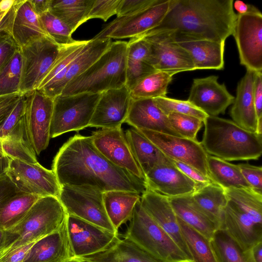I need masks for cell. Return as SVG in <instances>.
<instances>
[{"label": "cell", "mask_w": 262, "mask_h": 262, "mask_svg": "<svg viewBox=\"0 0 262 262\" xmlns=\"http://www.w3.org/2000/svg\"><path fill=\"white\" fill-rule=\"evenodd\" d=\"M52 170L60 186L87 185L103 192L116 190L140 195L146 190L144 181L104 157L94 146L91 136L71 137L55 156Z\"/></svg>", "instance_id": "1"}, {"label": "cell", "mask_w": 262, "mask_h": 262, "mask_svg": "<svg viewBox=\"0 0 262 262\" xmlns=\"http://www.w3.org/2000/svg\"><path fill=\"white\" fill-rule=\"evenodd\" d=\"M233 3L232 0H170L162 21L143 35L172 31L176 39L225 42L232 35L236 18Z\"/></svg>", "instance_id": "2"}, {"label": "cell", "mask_w": 262, "mask_h": 262, "mask_svg": "<svg viewBox=\"0 0 262 262\" xmlns=\"http://www.w3.org/2000/svg\"><path fill=\"white\" fill-rule=\"evenodd\" d=\"M201 142L208 155L227 161L258 160L262 154L261 135L247 130L233 121L208 116Z\"/></svg>", "instance_id": "3"}, {"label": "cell", "mask_w": 262, "mask_h": 262, "mask_svg": "<svg viewBox=\"0 0 262 262\" xmlns=\"http://www.w3.org/2000/svg\"><path fill=\"white\" fill-rule=\"evenodd\" d=\"M127 50V42H112L91 67L69 82L60 95L101 94L125 86Z\"/></svg>", "instance_id": "4"}, {"label": "cell", "mask_w": 262, "mask_h": 262, "mask_svg": "<svg viewBox=\"0 0 262 262\" xmlns=\"http://www.w3.org/2000/svg\"><path fill=\"white\" fill-rule=\"evenodd\" d=\"M67 215L57 198H39L23 219L8 229L18 234L19 237L0 252V257L58 230L64 224Z\"/></svg>", "instance_id": "5"}, {"label": "cell", "mask_w": 262, "mask_h": 262, "mask_svg": "<svg viewBox=\"0 0 262 262\" xmlns=\"http://www.w3.org/2000/svg\"><path fill=\"white\" fill-rule=\"evenodd\" d=\"M124 237L161 262H192L174 242L136 204Z\"/></svg>", "instance_id": "6"}, {"label": "cell", "mask_w": 262, "mask_h": 262, "mask_svg": "<svg viewBox=\"0 0 262 262\" xmlns=\"http://www.w3.org/2000/svg\"><path fill=\"white\" fill-rule=\"evenodd\" d=\"M100 96V94L83 93L55 97L53 99L50 138L89 127Z\"/></svg>", "instance_id": "7"}, {"label": "cell", "mask_w": 262, "mask_h": 262, "mask_svg": "<svg viewBox=\"0 0 262 262\" xmlns=\"http://www.w3.org/2000/svg\"><path fill=\"white\" fill-rule=\"evenodd\" d=\"M58 199L67 214L118 233L106 214L103 192L90 186H60Z\"/></svg>", "instance_id": "8"}, {"label": "cell", "mask_w": 262, "mask_h": 262, "mask_svg": "<svg viewBox=\"0 0 262 262\" xmlns=\"http://www.w3.org/2000/svg\"><path fill=\"white\" fill-rule=\"evenodd\" d=\"M61 46L51 37L45 36L20 48V94L25 95L38 88L56 60Z\"/></svg>", "instance_id": "9"}, {"label": "cell", "mask_w": 262, "mask_h": 262, "mask_svg": "<svg viewBox=\"0 0 262 262\" xmlns=\"http://www.w3.org/2000/svg\"><path fill=\"white\" fill-rule=\"evenodd\" d=\"M138 37L147 42L149 62L156 70L173 75L195 70L190 56L178 44L172 31L147 34Z\"/></svg>", "instance_id": "10"}, {"label": "cell", "mask_w": 262, "mask_h": 262, "mask_svg": "<svg viewBox=\"0 0 262 262\" xmlns=\"http://www.w3.org/2000/svg\"><path fill=\"white\" fill-rule=\"evenodd\" d=\"M232 35L240 63L247 70L262 72V14L260 11L237 14Z\"/></svg>", "instance_id": "11"}, {"label": "cell", "mask_w": 262, "mask_h": 262, "mask_svg": "<svg viewBox=\"0 0 262 262\" xmlns=\"http://www.w3.org/2000/svg\"><path fill=\"white\" fill-rule=\"evenodd\" d=\"M170 3V0H158L155 4L135 14L117 17L92 39L132 38L141 36L162 21L169 10Z\"/></svg>", "instance_id": "12"}, {"label": "cell", "mask_w": 262, "mask_h": 262, "mask_svg": "<svg viewBox=\"0 0 262 262\" xmlns=\"http://www.w3.org/2000/svg\"><path fill=\"white\" fill-rule=\"evenodd\" d=\"M66 228L74 262L104 251L119 237L118 233L71 215H67Z\"/></svg>", "instance_id": "13"}, {"label": "cell", "mask_w": 262, "mask_h": 262, "mask_svg": "<svg viewBox=\"0 0 262 262\" xmlns=\"http://www.w3.org/2000/svg\"><path fill=\"white\" fill-rule=\"evenodd\" d=\"M7 175L22 192L40 198H59L61 186L55 174L38 162L28 163L10 159Z\"/></svg>", "instance_id": "14"}, {"label": "cell", "mask_w": 262, "mask_h": 262, "mask_svg": "<svg viewBox=\"0 0 262 262\" xmlns=\"http://www.w3.org/2000/svg\"><path fill=\"white\" fill-rule=\"evenodd\" d=\"M24 116L28 138L37 155L45 150L50 139L53 99L35 90L25 95Z\"/></svg>", "instance_id": "15"}, {"label": "cell", "mask_w": 262, "mask_h": 262, "mask_svg": "<svg viewBox=\"0 0 262 262\" xmlns=\"http://www.w3.org/2000/svg\"><path fill=\"white\" fill-rule=\"evenodd\" d=\"M167 158L189 165L209 177L208 154L198 140L138 129Z\"/></svg>", "instance_id": "16"}, {"label": "cell", "mask_w": 262, "mask_h": 262, "mask_svg": "<svg viewBox=\"0 0 262 262\" xmlns=\"http://www.w3.org/2000/svg\"><path fill=\"white\" fill-rule=\"evenodd\" d=\"M92 142L108 161L145 181V176L135 158L121 127L92 133Z\"/></svg>", "instance_id": "17"}, {"label": "cell", "mask_w": 262, "mask_h": 262, "mask_svg": "<svg viewBox=\"0 0 262 262\" xmlns=\"http://www.w3.org/2000/svg\"><path fill=\"white\" fill-rule=\"evenodd\" d=\"M218 76L211 75L193 80L187 101L208 116L224 114L234 97L224 83L218 82Z\"/></svg>", "instance_id": "18"}, {"label": "cell", "mask_w": 262, "mask_h": 262, "mask_svg": "<svg viewBox=\"0 0 262 262\" xmlns=\"http://www.w3.org/2000/svg\"><path fill=\"white\" fill-rule=\"evenodd\" d=\"M132 98L125 85L100 94L89 127L111 129L121 127L127 117Z\"/></svg>", "instance_id": "19"}, {"label": "cell", "mask_w": 262, "mask_h": 262, "mask_svg": "<svg viewBox=\"0 0 262 262\" xmlns=\"http://www.w3.org/2000/svg\"><path fill=\"white\" fill-rule=\"evenodd\" d=\"M153 167L145 174L146 188L168 198L193 193L195 183L179 170L170 159Z\"/></svg>", "instance_id": "20"}, {"label": "cell", "mask_w": 262, "mask_h": 262, "mask_svg": "<svg viewBox=\"0 0 262 262\" xmlns=\"http://www.w3.org/2000/svg\"><path fill=\"white\" fill-rule=\"evenodd\" d=\"M140 204L151 219L192 261L182 236L177 216L168 198L146 188L141 195Z\"/></svg>", "instance_id": "21"}, {"label": "cell", "mask_w": 262, "mask_h": 262, "mask_svg": "<svg viewBox=\"0 0 262 262\" xmlns=\"http://www.w3.org/2000/svg\"><path fill=\"white\" fill-rule=\"evenodd\" d=\"M220 229L226 231L244 251L251 249L255 244L262 241V225L255 223L228 200Z\"/></svg>", "instance_id": "22"}, {"label": "cell", "mask_w": 262, "mask_h": 262, "mask_svg": "<svg viewBox=\"0 0 262 262\" xmlns=\"http://www.w3.org/2000/svg\"><path fill=\"white\" fill-rule=\"evenodd\" d=\"M134 128L182 137L172 127L167 116L154 99H132L125 121Z\"/></svg>", "instance_id": "23"}, {"label": "cell", "mask_w": 262, "mask_h": 262, "mask_svg": "<svg viewBox=\"0 0 262 262\" xmlns=\"http://www.w3.org/2000/svg\"><path fill=\"white\" fill-rule=\"evenodd\" d=\"M23 262H74L66 220L59 229L35 242Z\"/></svg>", "instance_id": "24"}, {"label": "cell", "mask_w": 262, "mask_h": 262, "mask_svg": "<svg viewBox=\"0 0 262 262\" xmlns=\"http://www.w3.org/2000/svg\"><path fill=\"white\" fill-rule=\"evenodd\" d=\"M254 75V72L247 70L238 82L230 114L232 121L238 126L257 133V118L253 96Z\"/></svg>", "instance_id": "25"}, {"label": "cell", "mask_w": 262, "mask_h": 262, "mask_svg": "<svg viewBox=\"0 0 262 262\" xmlns=\"http://www.w3.org/2000/svg\"><path fill=\"white\" fill-rule=\"evenodd\" d=\"M9 35L20 48L42 36H49L28 0H18Z\"/></svg>", "instance_id": "26"}, {"label": "cell", "mask_w": 262, "mask_h": 262, "mask_svg": "<svg viewBox=\"0 0 262 262\" xmlns=\"http://www.w3.org/2000/svg\"><path fill=\"white\" fill-rule=\"evenodd\" d=\"M189 54L196 70H222L225 42L203 39H176Z\"/></svg>", "instance_id": "27"}, {"label": "cell", "mask_w": 262, "mask_h": 262, "mask_svg": "<svg viewBox=\"0 0 262 262\" xmlns=\"http://www.w3.org/2000/svg\"><path fill=\"white\" fill-rule=\"evenodd\" d=\"M168 199L178 217L211 240L218 228L195 202L191 194Z\"/></svg>", "instance_id": "28"}, {"label": "cell", "mask_w": 262, "mask_h": 262, "mask_svg": "<svg viewBox=\"0 0 262 262\" xmlns=\"http://www.w3.org/2000/svg\"><path fill=\"white\" fill-rule=\"evenodd\" d=\"M88 41L75 40L62 45L56 60L36 90L53 99L59 95V88L70 63Z\"/></svg>", "instance_id": "29"}, {"label": "cell", "mask_w": 262, "mask_h": 262, "mask_svg": "<svg viewBox=\"0 0 262 262\" xmlns=\"http://www.w3.org/2000/svg\"><path fill=\"white\" fill-rule=\"evenodd\" d=\"M149 49L142 38H132L127 42L125 86L130 91L140 81L156 70L149 62Z\"/></svg>", "instance_id": "30"}, {"label": "cell", "mask_w": 262, "mask_h": 262, "mask_svg": "<svg viewBox=\"0 0 262 262\" xmlns=\"http://www.w3.org/2000/svg\"><path fill=\"white\" fill-rule=\"evenodd\" d=\"M77 262H161L126 238L119 237L106 250Z\"/></svg>", "instance_id": "31"}, {"label": "cell", "mask_w": 262, "mask_h": 262, "mask_svg": "<svg viewBox=\"0 0 262 262\" xmlns=\"http://www.w3.org/2000/svg\"><path fill=\"white\" fill-rule=\"evenodd\" d=\"M141 195L137 193L111 190L103 192V202L106 214L116 230L132 217Z\"/></svg>", "instance_id": "32"}, {"label": "cell", "mask_w": 262, "mask_h": 262, "mask_svg": "<svg viewBox=\"0 0 262 262\" xmlns=\"http://www.w3.org/2000/svg\"><path fill=\"white\" fill-rule=\"evenodd\" d=\"M125 136L144 176L155 165L169 160L138 129L134 127L127 129Z\"/></svg>", "instance_id": "33"}, {"label": "cell", "mask_w": 262, "mask_h": 262, "mask_svg": "<svg viewBox=\"0 0 262 262\" xmlns=\"http://www.w3.org/2000/svg\"><path fill=\"white\" fill-rule=\"evenodd\" d=\"M112 42L109 38L89 40L70 63L59 88L60 95L69 82L91 67L107 50Z\"/></svg>", "instance_id": "34"}, {"label": "cell", "mask_w": 262, "mask_h": 262, "mask_svg": "<svg viewBox=\"0 0 262 262\" xmlns=\"http://www.w3.org/2000/svg\"><path fill=\"white\" fill-rule=\"evenodd\" d=\"M191 195L218 229H220L223 211L228 203L225 189L212 182L198 188Z\"/></svg>", "instance_id": "35"}, {"label": "cell", "mask_w": 262, "mask_h": 262, "mask_svg": "<svg viewBox=\"0 0 262 262\" xmlns=\"http://www.w3.org/2000/svg\"><path fill=\"white\" fill-rule=\"evenodd\" d=\"M1 142L3 149L9 159L28 163L38 162L36 154L26 134L24 116Z\"/></svg>", "instance_id": "36"}, {"label": "cell", "mask_w": 262, "mask_h": 262, "mask_svg": "<svg viewBox=\"0 0 262 262\" xmlns=\"http://www.w3.org/2000/svg\"><path fill=\"white\" fill-rule=\"evenodd\" d=\"M207 169L212 182L224 189L251 188L244 179L237 164L208 155Z\"/></svg>", "instance_id": "37"}, {"label": "cell", "mask_w": 262, "mask_h": 262, "mask_svg": "<svg viewBox=\"0 0 262 262\" xmlns=\"http://www.w3.org/2000/svg\"><path fill=\"white\" fill-rule=\"evenodd\" d=\"M94 0H51L49 11L65 23L74 32L86 21Z\"/></svg>", "instance_id": "38"}, {"label": "cell", "mask_w": 262, "mask_h": 262, "mask_svg": "<svg viewBox=\"0 0 262 262\" xmlns=\"http://www.w3.org/2000/svg\"><path fill=\"white\" fill-rule=\"evenodd\" d=\"M210 241L217 262H255L251 249L244 251L224 230H217Z\"/></svg>", "instance_id": "39"}, {"label": "cell", "mask_w": 262, "mask_h": 262, "mask_svg": "<svg viewBox=\"0 0 262 262\" xmlns=\"http://www.w3.org/2000/svg\"><path fill=\"white\" fill-rule=\"evenodd\" d=\"M229 201L233 203L256 224L262 225V193L252 188L225 189Z\"/></svg>", "instance_id": "40"}, {"label": "cell", "mask_w": 262, "mask_h": 262, "mask_svg": "<svg viewBox=\"0 0 262 262\" xmlns=\"http://www.w3.org/2000/svg\"><path fill=\"white\" fill-rule=\"evenodd\" d=\"M39 198L22 192L11 198L0 210L1 229H9L18 223Z\"/></svg>", "instance_id": "41"}, {"label": "cell", "mask_w": 262, "mask_h": 262, "mask_svg": "<svg viewBox=\"0 0 262 262\" xmlns=\"http://www.w3.org/2000/svg\"><path fill=\"white\" fill-rule=\"evenodd\" d=\"M173 74L156 71L140 81L130 91L132 99H155L166 97Z\"/></svg>", "instance_id": "42"}, {"label": "cell", "mask_w": 262, "mask_h": 262, "mask_svg": "<svg viewBox=\"0 0 262 262\" xmlns=\"http://www.w3.org/2000/svg\"><path fill=\"white\" fill-rule=\"evenodd\" d=\"M181 231L193 262H217L211 241L177 217Z\"/></svg>", "instance_id": "43"}, {"label": "cell", "mask_w": 262, "mask_h": 262, "mask_svg": "<svg viewBox=\"0 0 262 262\" xmlns=\"http://www.w3.org/2000/svg\"><path fill=\"white\" fill-rule=\"evenodd\" d=\"M22 72V55L18 50L0 72V96L19 93Z\"/></svg>", "instance_id": "44"}, {"label": "cell", "mask_w": 262, "mask_h": 262, "mask_svg": "<svg viewBox=\"0 0 262 262\" xmlns=\"http://www.w3.org/2000/svg\"><path fill=\"white\" fill-rule=\"evenodd\" d=\"M39 18L48 35L57 44L66 45L75 41L72 37V30L50 11L41 14Z\"/></svg>", "instance_id": "45"}, {"label": "cell", "mask_w": 262, "mask_h": 262, "mask_svg": "<svg viewBox=\"0 0 262 262\" xmlns=\"http://www.w3.org/2000/svg\"><path fill=\"white\" fill-rule=\"evenodd\" d=\"M158 107L167 116L171 113L185 114L196 117L203 121L208 116L187 100H180L166 97L154 99Z\"/></svg>", "instance_id": "46"}, {"label": "cell", "mask_w": 262, "mask_h": 262, "mask_svg": "<svg viewBox=\"0 0 262 262\" xmlns=\"http://www.w3.org/2000/svg\"><path fill=\"white\" fill-rule=\"evenodd\" d=\"M169 121L173 129L182 137L197 140L198 133L203 125V121L193 116L171 113L167 115Z\"/></svg>", "instance_id": "47"}, {"label": "cell", "mask_w": 262, "mask_h": 262, "mask_svg": "<svg viewBox=\"0 0 262 262\" xmlns=\"http://www.w3.org/2000/svg\"><path fill=\"white\" fill-rule=\"evenodd\" d=\"M120 0H94L86 17V21L92 18H100L106 21L117 14Z\"/></svg>", "instance_id": "48"}, {"label": "cell", "mask_w": 262, "mask_h": 262, "mask_svg": "<svg viewBox=\"0 0 262 262\" xmlns=\"http://www.w3.org/2000/svg\"><path fill=\"white\" fill-rule=\"evenodd\" d=\"M26 98L23 95L0 129V140L6 137L23 117L26 109Z\"/></svg>", "instance_id": "49"}, {"label": "cell", "mask_w": 262, "mask_h": 262, "mask_svg": "<svg viewBox=\"0 0 262 262\" xmlns=\"http://www.w3.org/2000/svg\"><path fill=\"white\" fill-rule=\"evenodd\" d=\"M248 184L254 190L262 193V167L248 163L237 164Z\"/></svg>", "instance_id": "50"}, {"label": "cell", "mask_w": 262, "mask_h": 262, "mask_svg": "<svg viewBox=\"0 0 262 262\" xmlns=\"http://www.w3.org/2000/svg\"><path fill=\"white\" fill-rule=\"evenodd\" d=\"M20 49L11 35L0 33V72Z\"/></svg>", "instance_id": "51"}, {"label": "cell", "mask_w": 262, "mask_h": 262, "mask_svg": "<svg viewBox=\"0 0 262 262\" xmlns=\"http://www.w3.org/2000/svg\"><path fill=\"white\" fill-rule=\"evenodd\" d=\"M158 0H120L117 12L118 17L129 16L139 12Z\"/></svg>", "instance_id": "52"}, {"label": "cell", "mask_w": 262, "mask_h": 262, "mask_svg": "<svg viewBox=\"0 0 262 262\" xmlns=\"http://www.w3.org/2000/svg\"><path fill=\"white\" fill-rule=\"evenodd\" d=\"M253 96L257 118V134L262 133V72H254Z\"/></svg>", "instance_id": "53"}, {"label": "cell", "mask_w": 262, "mask_h": 262, "mask_svg": "<svg viewBox=\"0 0 262 262\" xmlns=\"http://www.w3.org/2000/svg\"><path fill=\"white\" fill-rule=\"evenodd\" d=\"M18 0H1L0 2V33H10V27Z\"/></svg>", "instance_id": "54"}, {"label": "cell", "mask_w": 262, "mask_h": 262, "mask_svg": "<svg viewBox=\"0 0 262 262\" xmlns=\"http://www.w3.org/2000/svg\"><path fill=\"white\" fill-rule=\"evenodd\" d=\"M170 160L179 170L195 183L196 189L213 182L210 178L193 167L179 161L172 159Z\"/></svg>", "instance_id": "55"}, {"label": "cell", "mask_w": 262, "mask_h": 262, "mask_svg": "<svg viewBox=\"0 0 262 262\" xmlns=\"http://www.w3.org/2000/svg\"><path fill=\"white\" fill-rule=\"evenodd\" d=\"M22 96L19 93L0 96V129Z\"/></svg>", "instance_id": "56"}, {"label": "cell", "mask_w": 262, "mask_h": 262, "mask_svg": "<svg viewBox=\"0 0 262 262\" xmlns=\"http://www.w3.org/2000/svg\"><path fill=\"white\" fill-rule=\"evenodd\" d=\"M14 184L7 176L0 178V210L13 196L19 193ZM0 228V230H1Z\"/></svg>", "instance_id": "57"}, {"label": "cell", "mask_w": 262, "mask_h": 262, "mask_svg": "<svg viewBox=\"0 0 262 262\" xmlns=\"http://www.w3.org/2000/svg\"><path fill=\"white\" fill-rule=\"evenodd\" d=\"M35 242L18 248L0 257V262H23L25 257Z\"/></svg>", "instance_id": "58"}, {"label": "cell", "mask_w": 262, "mask_h": 262, "mask_svg": "<svg viewBox=\"0 0 262 262\" xmlns=\"http://www.w3.org/2000/svg\"><path fill=\"white\" fill-rule=\"evenodd\" d=\"M19 235L9 230H0V252L13 243Z\"/></svg>", "instance_id": "59"}, {"label": "cell", "mask_w": 262, "mask_h": 262, "mask_svg": "<svg viewBox=\"0 0 262 262\" xmlns=\"http://www.w3.org/2000/svg\"><path fill=\"white\" fill-rule=\"evenodd\" d=\"M34 12L39 16L49 11L51 0H28Z\"/></svg>", "instance_id": "60"}, {"label": "cell", "mask_w": 262, "mask_h": 262, "mask_svg": "<svg viewBox=\"0 0 262 262\" xmlns=\"http://www.w3.org/2000/svg\"><path fill=\"white\" fill-rule=\"evenodd\" d=\"M233 9H235L238 14H244L259 11L254 6L246 4L241 1H233Z\"/></svg>", "instance_id": "61"}, {"label": "cell", "mask_w": 262, "mask_h": 262, "mask_svg": "<svg viewBox=\"0 0 262 262\" xmlns=\"http://www.w3.org/2000/svg\"><path fill=\"white\" fill-rule=\"evenodd\" d=\"M10 159L5 154L0 140V178L7 176Z\"/></svg>", "instance_id": "62"}, {"label": "cell", "mask_w": 262, "mask_h": 262, "mask_svg": "<svg viewBox=\"0 0 262 262\" xmlns=\"http://www.w3.org/2000/svg\"><path fill=\"white\" fill-rule=\"evenodd\" d=\"M252 256L255 262H262V241L255 244L251 248Z\"/></svg>", "instance_id": "63"}, {"label": "cell", "mask_w": 262, "mask_h": 262, "mask_svg": "<svg viewBox=\"0 0 262 262\" xmlns=\"http://www.w3.org/2000/svg\"><path fill=\"white\" fill-rule=\"evenodd\" d=\"M1 0H0V2H1Z\"/></svg>", "instance_id": "64"}]
</instances>
